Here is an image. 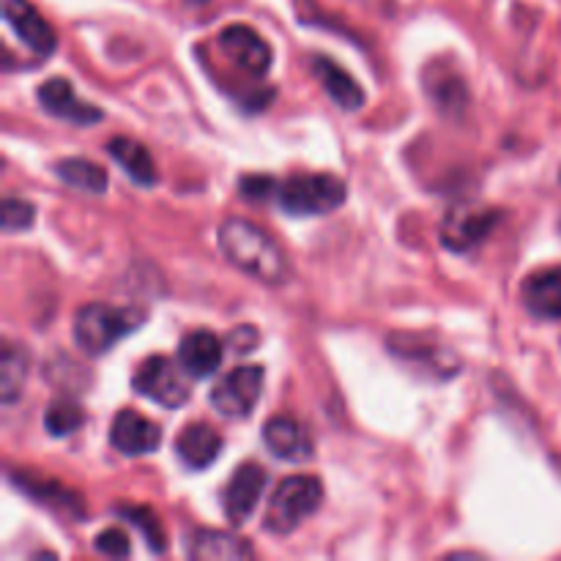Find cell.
Wrapping results in <instances>:
<instances>
[{"instance_id": "cell-1", "label": "cell", "mask_w": 561, "mask_h": 561, "mask_svg": "<svg viewBox=\"0 0 561 561\" xmlns=\"http://www.w3.org/2000/svg\"><path fill=\"white\" fill-rule=\"evenodd\" d=\"M219 250L239 272L266 285H279L288 274V257L283 247L255 222L241 217H230L219 225Z\"/></svg>"}, {"instance_id": "cell-2", "label": "cell", "mask_w": 561, "mask_h": 561, "mask_svg": "<svg viewBox=\"0 0 561 561\" xmlns=\"http://www.w3.org/2000/svg\"><path fill=\"white\" fill-rule=\"evenodd\" d=\"M146 312L135 307H115L104 301H93L77 310L75 316V343L82 354L102 356L113 348L118 340L135 332L142 323Z\"/></svg>"}, {"instance_id": "cell-3", "label": "cell", "mask_w": 561, "mask_h": 561, "mask_svg": "<svg viewBox=\"0 0 561 561\" xmlns=\"http://www.w3.org/2000/svg\"><path fill=\"white\" fill-rule=\"evenodd\" d=\"M348 197V186L332 173H296L285 179L277 190V201L285 214L316 217L340 208Z\"/></svg>"}, {"instance_id": "cell-4", "label": "cell", "mask_w": 561, "mask_h": 561, "mask_svg": "<svg viewBox=\"0 0 561 561\" xmlns=\"http://www.w3.org/2000/svg\"><path fill=\"white\" fill-rule=\"evenodd\" d=\"M323 502V482L310 474H296L279 482L274 491L272 502L266 507V518L263 526L272 535H290L299 529Z\"/></svg>"}, {"instance_id": "cell-5", "label": "cell", "mask_w": 561, "mask_h": 561, "mask_svg": "<svg viewBox=\"0 0 561 561\" xmlns=\"http://www.w3.org/2000/svg\"><path fill=\"white\" fill-rule=\"evenodd\" d=\"M181 365H175L168 356H148L140 367H137L131 387L137 394L153 400L162 409H179L190 400V387L181 378Z\"/></svg>"}, {"instance_id": "cell-6", "label": "cell", "mask_w": 561, "mask_h": 561, "mask_svg": "<svg viewBox=\"0 0 561 561\" xmlns=\"http://www.w3.org/2000/svg\"><path fill=\"white\" fill-rule=\"evenodd\" d=\"M263 367L257 365H241L236 370H230L217 387L211 389L208 400H211L214 409L219 411L228 420H241V416H250L255 411L257 400L263 392Z\"/></svg>"}, {"instance_id": "cell-7", "label": "cell", "mask_w": 561, "mask_h": 561, "mask_svg": "<svg viewBox=\"0 0 561 561\" xmlns=\"http://www.w3.org/2000/svg\"><path fill=\"white\" fill-rule=\"evenodd\" d=\"M502 214L496 208L455 206L442 219V241L453 252H469L491 236Z\"/></svg>"}, {"instance_id": "cell-8", "label": "cell", "mask_w": 561, "mask_h": 561, "mask_svg": "<svg viewBox=\"0 0 561 561\" xmlns=\"http://www.w3.org/2000/svg\"><path fill=\"white\" fill-rule=\"evenodd\" d=\"M219 47L230 64L250 77H263L272 69V47L250 25H228L219 33Z\"/></svg>"}, {"instance_id": "cell-9", "label": "cell", "mask_w": 561, "mask_h": 561, "mask_svg": "<svg viewBox=\"0 0 561 561\" xmlns=\"http://www.w3.org/2000/svg\"><path fill=\"white\" fill-rule=\"evenodd\" d=\"M266 471L257 463H244L233 471L230 482L225 485L222 493V507L225 518L233 526H241L250 520V515L255 513L257 502H261L263 491H266Z\"/></svg>"}, {"instance_id": "cell-10", "label": "cell", "mask_w": 561, "mask_h": 561, "mask_svg": "<svg viewBox=\"0 0 561 561\" xmlns=\"http://www.w3.org/2000/svg\"><path fill=\"white\" fill-rule=\"evenodd\" d=\"M3 16L11 31L16 33V38L38 58H49L55 53L58 36L31 0H3Z\"/></svg>"}, {"instance_id": "cell-11", "label": "cell", "mask_w": 561, "mask_h": 561, "mask_svg": "<svg viewBox=\"0 0 561 561\" xmlns=\"http://www.w3.org/2000/svg\"><path fill=\"white\" fill-rule=\"evenodd\" d=\"M110 444L121 455L137 458V455L157 453L159 444H162V431L151 420H146L140 411L121 409L113 416V425H110Z\"/></svg>"}, {"instance_id": "cell-12", "label": "cell", "mask_w": 561, "mask_h": 561, "mask_svg": "<svg viewBox=\"0 0 561 561\" xmlns=\"http://www.w3.org/2000/svg\"><path fill=\"white\" fill-rule=\"evenodd\" d=\"M36 93L38 102H42V107L47 110L49 115H55V118L60 121H69V124L75 126H93L96 121H102L104 115L102 110L93 107L91 102H82L66 77H53V80L44 82Z\"/></svg>"}, {"instance_id": "cell-13", "label": "cell", "mask_w": 561, "mask_h": 561, "mask_svg": "<svg viewBox=\"0 0 561 561\" xmlns=\"http://www.w3.org/2000/svg\"><path fill=\"white\" fill-rule=\"evenodd\" d=\"M222 340L208 329L190 332L179 345V365L186 376L208 378L222 365Z\"/></svg>"}, {"instance_id": "cell-14", "label": "cell", "mask_w": 561, "mask_h": 561, "mask_svg": "<svg viewBox=\"0 0 561 561\" xmlns=\"http://www.w3.org/2000/svg\"><path fill=\"white\" fill-rule=\"evenodd\" d=\"M263 444H266L274 458L290 460V463H301V460L312 458L310 436L294 416H272L263 427Z\"/></svg>"}, {"instance_id": "cell-15", "label": "cell", "mask_w": 561, "mask_h": 561, "mask_svg": "<svg viewBox=\"0 0 561 561\" xmlns=\"http://www.w3.org/2000/svg\"><path fill=\"white\" fill-rule=\"evenodd\" d=\"M186 553L203 561H241L255 557V548L241 537L228 535V531L197 529L186 540Z\"/></svg>"}, {"instance_id": "cell-16", "label": "cell", "mask_w": 561, "mask_h": 561, "mask_svg": "<svg viewBox=\"0 0 561 561\" xmlns=\"http://www.w3.org/2000/svg\"><path fill=\"white\" fill-rule=\"evenodd\" d=\"M312 75L318 77L323 91L334 99V104L343 110H362L365 107V88L348 75L340 64H334L327 55H316L312 58Z\"/></svg>"}, {"instance_id": "cell-17", "label": "cell", "mask_w": 561, "mask_h": 561, "mask_svg": "<svg viewBox=\"0 0 561 561\" xmlns=\"http://www.w3.org/2000/svg\"><path fill=\"white\" fill-rule=\"evenodd\" d=\"M526 310L542 321L561 318V268H542L524 283Z\"/></svg>"}, {"instance_id": "cell-18", "label": "cell", "mask_w": 561, "mask_h": 561, "mask_svg": "<svg viewBox=\"0 0 561 561\" xmlns=\"http://www.w3.org/2000/svg\"><path fill=\"white\" fill-rule=\"evenodd\" d=\"M219 449H222V436H219L214 427L203 425V422L186 425L184 431H181L179 442H175V453H179L181 463H184L186 469L195 471L208 469V466L217 460Z\"/></svg>"}, {"instance_id": "cell-19", "label": "cell", "mask_w": 561, "mask_h": 561, "mask_svg": "<svg viewBox=\"0 0 561 561\" xmlns=\"http://www.w3.org/2000/svg\"><path fill=\"white\" fill-rule=\"evenodd\" d=\"M107 153L118 162V168L135 181L137 186H153L159 181L157 164H153L151 153L146 151V146H140L131 137H113L107 142Z\"/></svg>"}, {"instance_id": "cell-20", "label": "cell", "mask_w": 561, "mask_h": 561, "mask_svg": "<svg viewBox=\"0 0 561 561\" xmlns=\"http://www.w3.org/2000/svg\"><path fill=\"white\" fill-rule=\"evenodd\" d=\"M55 175H58L60 181H66L69 186H75V190L91 192V195H102L110 184L104 168H99V164L88 162V159H77V157L55 162Z\"/></svg>"}, {"instance_id": "cell-21", "label": "cell", "mask_w": 561, "mask_h": 561, "mask_svg": "<svg viewBox=\"0 0 561 561\" xmlns=\"http://www.w3.org/2000/svg\"><path fill=\"white\" fill-rule=\"evenodd\" d=\"M11 482H14L20 491H25L33 502H42L47 507L60 510L66 515H82V504L75 493L64 491L60 485L55 482H42V480H31V477H22V474H11Z\"/></svg>"}, {"instance_id": "cell-22", "label": "cell", "mask_w": 561, "mask_h": 561, "mask_svg": "<svg viewBox=\"0 0 561 561\" xmlns=\"http://www.w3.org/2000/svg\"><path fill=\"white\" fill-rule=\"evenodd\" d=\"M27 376V354L16 348L14 343H3V356H0V394L3 405H14L22 394Z\"/></svg>"}, {"instance_id": "cell-23", "label": "cell", "mask_w": 561, "mask_h": 561, "mask_svg": "<svg viewBox=\"0 0 561 561\" xmlns=\"http://www.w3.org/2000/svg\"><path fill=\"white\" fill-rule=\"evenodd\" d=\"M82 422H85V411L80 405L71 403V400H55L44 414V431L55 438H64L80 431Z\"/></svg>"}, {"instance_id": "cell-24", "label": "cell", "mask_w": 561, "mask_h": 561, "mask_svg": "<svg viewBox=\"0 0 561 561\" xmlns=\"http://www.w3.org/2000/svg\"><path fill=\"white\" fill-rule=\"evenodd\" d=\"M118 515L124 520H129V524L135 526V529L140 531L142 537H146V542H148V548H151V551H157V553L164 551V546H168V542H164V529H162V524H159V518L151 513V510H146V507H121Z\"/></svg>"}, {"instance_id": "cell-25", "label": "cell", "mask_w": 561, "mask_h": 561, "mask_svg": "<svg viewBox=\"0 0 561 561\" xmlns=\"http://www.w3.org/2000/svg\"><path fill=\"white\" fill-rule=\"evenodd\" d=\"M36 219V208L22 197H5L3 201V230L5 233H16V230H27Z\"/></svg>"}, {"instance_id": "cell-26", "label": "cell", "mask_w": 561, "mask_h": 561, "mask_svg": "<svg viewBox=\"0 0 561 561\" xmlns=\"http://www.w3.org/2000/svg\"><path fill=\"white\" fill-rule=\"evenodd\" d=\"M93 548H96L99 553H104V557H110V559H124V557H129L131 542H129V537H126L121 529H110V531H102V535H96V540H93Z\"/></svg>"}, {"instance_id": "cell-27", "label": "cell", "mask_w": 561, "mask_h": 561, "mask_svg": "<svg viewBox=\"0 0 561 561\" xmlns=\"http://www.w3.org/2000/svg\"><path fill=\"white\" fill-rule=\"evenodd\" d=\"M277 190L279 186L274 184V179H268V175H244V179H239V192L244 197H252V201L268 197Z\"/></svg>"}, {"instance_id": "cell-28", "label": "cell", "mask_w": 561, "mask_h": 561, "mask_svg": "<svg viewBox=\"0 0 561 561\" xmlns=\"http://www.w3.org/2000/svg\"><path fill=\"white\" fill-rule=\"evenodd\" d=\"M553 466H557V471H559V477H561V458H553Z\"/></svg>"}, {"instance_id": "cell-29", "label": "cell", "mask_w": 561, "mask_h": 561, "mask_svg": "<svg viewBox=\"0 0 561 561\" xmlns=\"http://www.w3.org/2000/svg\"><path fill=\"white\" fill-rule=\"evenodd\" d=\"M186 3H195V5H201V3H208V0H186Z\"/></svg>"}, {"instance_id": "cell-30", "label": "cell", "mask_w": 561, "mask_h": 561, "mask_svg": "<svg viewBox=\"0 0 561 561\" xmlns=\"http://www.w3.org/2000/svg\"><path fill=\"white\" fill-rule=\"evenodd\" d=\"M559 184H561V173H559Z\"/></svg>"}]
</instances>
